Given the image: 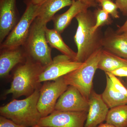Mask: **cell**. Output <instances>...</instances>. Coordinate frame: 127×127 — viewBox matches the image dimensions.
<instances>
[{"label": "cell", "mask_w": 127, "mask_h": 127, "mask_svg": "<svg viewBox=\"0 0 127 127\" xmlns=\"http://www.w3.org/2000/svg\"><path fill=\"white\" fill-rule=\"evenodd\" d=\"M47 25L36 18L34 21L26 40L22 46L27 57L46 67L52 62L51 48L46 38Z\"/></svg>", "instance_id": "4"}, {"label": "cell", "mask_w": 127, "mask_h": 127, "mask_svg": "<svg viewBox=\"0 0 127 127\" xmlns=\"http://www.w3.org/2000/svg\"><path fill=\"white\" fill-rule=\"evenodd\" d=\"M105 74L107 75L110 78L116 90L127 96V89L120 78H118L111 72H105Z\"/></svg>", "instance_id": "23"}, {"label": "cell", "mask_w": 127, "mask_h": 127, "mask_svg": "<svg viewBox=\"0 0 127 127\" xmlns=\"http://www.w3.org/2000/svg\"><path fill=\"white\" fill-rule=\"evenodd\" d=\"M26 10L20 19L4 40L0 44V48L12 49L22 46L27 39L32 24L37 17L39 5L32 0H25Z\"/></svg>", "instance_id": "6"}, {"label": "cell", "mask_w": 127, "mask_h": 127, "mask_svg": "<svg viewBox=\"0 0 127 127\" xmlns=\"http://www.w3.org/2000/svg\"><path fill=\"white\" fill-rule=\"evenodd\" d=\"M83 63L73 61L66 55H58L41 73L39 82L55 81L79 68Z\"/></svg>", "instance_id": "9"}, {"label": "cell", "mask_w": 127, "mask_h": 127, "mask_svg": "<svg viewBox=\"0 0 127 127\" xmlns=\"http://www.w3.org/2000/svg\"><path fill=\"white\" fill-rule=\"evenodd\" d=\"M32 0L34 4L39 5L43 3L46 0Z\"/></svg>", "instance_id": "30"}, {"label": "cell", "mask_w": 127, "mask_h": 127, "mask_svg": "<svg viewBox=\"0 0 127 127\" xmlns=\"http://www.w3.org/2000/svg\"><path fill=\"white\" fill-rule=\"evenodd\" d=\"M87 113L55 110L48 116L41 118L37 125L47 127H84Z\"/></svg>", "instance_id": "8"}, {"label": "cell", "mask_w": 127, "mask_h": 127, "mask_svg": "<svg viewBox=\"0 0 127 127\" xmlns=\"http://www.w3.org/2000/svg\"><path fill=\"white\" fill-rule=\"evenodd\" d=\"M72 3V0H46L39 5L36 18L42 24L47 25L57 12L66 6H70Z\"/></svg>", "instance_id": "16"}, {"label": "cell", "mask_w": 127, "mask_h": 127, "mask_svg": "<svg viewBox=\"0 0 127 127\" xmlns=\"http://www.w3.org/2000/svg\"><path fill=\"white\" fill-rule=\"evenodd\" d=\"M127 66V59L103 49L98 64V69L105 72H111L122 67Z\"/></svg>", "instance_id": "18"}, {"label": "cell", "mask_w": 127, "mask_h": 127, "mask_svg": "<svg viewBox=\"0 0 127 127\" xmlns=\"http://www.w3.org/2000/svg\"><path fill=\"white\" fill-rule=\"evenodd\" d=\"M106 84L102 97L109 109L127 104V96L117 91L112 81L106 74Z\"/></svg>", "instance_id": "17"}, {"label": "cell", "mask_w": 127, "mask_h": 127, "mask_svg": "<svg viewBox=\"0 0 127 127\" xmlns=\"http://www.w3.org/2000/svg\"><path fill=\"white\" fill-rule=\"evenodd\" d=\"M88 6L78 1H72L70 8L65 12L55 15L52 20L53 29L61 34L70 25L73 19L80 12L88 10Z\"/></svg>", "instance_id": "15"}, {"label": "cell", "mask_w": 127, "mask_h": 127, "mask_svg": "<svg viewBox=\"0 0 127 127\" xmlns=\"http://www.w3.org/2000/svg\"><path fill=\"white\" fill-rule=\"evenodd\" d=\"M0 127H24L16 124L12 120L5 117L0 116Z\"/></svg>", "instance_id": "24"}, {"label": "cell", "mask_w": 127, "mask_h": 127, "mask_svg": "<svg viewBox=\"0 0 127 127\" xmlns=\"http://www.w3.org/2000/svg\"><path fill=\"white\" fill-rule=\"evenodd\" d=\"M88 100L84 97L75 87L68 86L59 97L55 110L70 112H88Z\"/></svg>", "instance_id": "10"}, {"label": "cell", "mask_w": 127, "mask_h": 127, "mask_svg": "<svg viewBox=\"0 0 127 127\" xmlns=\"http://www.w3.org/2000/svg\"><path fill=\"white\" fill-rule=\"evenodd\" d=\"M116 3L123 15L127 16V0H116Z\"/></svg>", "instance_id": "25"}, {"label": "cell", "mask_w": 127, "mask_h": 127, "mask_svg": "<svg viewBox=\"0 0 127 127\" xmlns=\"http://www.w3.org/2000/svg\"><path fill=\"white\" fill-rule=\"evenodd\" d=\"M127 31V19L124 24L119 28L116 31V32L117 33L122 34Z\"/></svg>", "instance_id": "28"}, {"label": "cell", "mask_w": 127, "mask_h": 127, "mask_svg": "<svg viewBox=\"0 0 127 127\" xmlns=\"http://www.w3.org/2000/svg\"><path fill=\"white\" fill-rule=\"evenodd\" d=\"M102 9L107 12L114 18H119L118 7L112 0H98Z\"/></svg>", "instance_id": "22"}, {"label": "cell", "mask_w": 127, "mask_h": 127, "mask_svg": "<svg viewBox=\"0 0 127 127\" xmlns=\"http://www.w3.org/2000/svg\"><path fill=\"white\" fill-rule=\"evenodd\" d=\"M72 1H78L84 3L89 7H97L99 5L98 0H72Z\"/></svg>", "instance_id": "27"}, {"label": "cell", "mask_w": 127, "mask_h": 127, "mask_svg": "<svg viewBox=\"0 0 127 127\" xmlns=\"http://www.w3.org/2000/svg\"><path fill=\"white\" fill-rule=\"evenodd\" d=\"M96 22L95 25L92 28V31L95 32L101 27L105 25H110L112 21L109 14L102 9H98L94 12Z\"/></svg>", "instance_id": "21"}, {"label": "cell", "mask_w": 127, "mask_h": 127, "mask_svg": "<svg viewBox=\"0 0 127 127\" xmlns=\"http://www.w3.org/2000/svg\"><path fill=\"white\" fill-rule=\"evenodd\" d=\"M88 101L89 108L84 127H96L106 121L109 108L101 94H98L93 89Z\"/></svg>", "instance_id": "12"}, {"label": "cell", "mask_w": 127, "mask_h": 127, "mask_svg": "<svg viewBox=\"0 0 127 127\" xmlns=\"http://www.w3.org/2000/svg\"><path fill=\"white\" fill-rule=\"evenodd\" d=\"M120 79L121 81H122V82L123 84H124V85L125 87L127 89V77H126V78H125V80L124 81H123L122 79H120Z\"/></svg>", "instance_id": "31"}, {"label": "cell", "mask_w": 127, "mask_h": 127, "mask_svg": "<svg viewBox=\"0 0 127 127\" xmlns=\"http://www.w3.org/2000/svg\"><path fill=\"white\" fill-rule=\"evenodd\" d=\"M27 56L22 46L12 49H0V77H6L17 65L24 63Z\"/></svg>", "instance_id": "13"}, {"label": "cell", "mask_w": 127, "mask_h": 127, "mask_svg": "<svg viewBox=\"0 0 127 127\" xmlns=\"http://www.w3.org/2000/svg\"><path fill=\"white\" fill-rule=\"evenodd\" d=\"M102 49L96 52L83 63L79 68L64 76L68 86L75 87L89 100L93 90V80Z\"/></svg>", "instance_id": "5"}, {"label": "cell", "mask_w": 127, "mask_h": 127, "mask_svg": "<svg viewBox=\"0 0 127 127\" xmlns=\"http://www.w3.org/2000/svg\"><path fill=\"white\" fill-rule=\"evenodd\" d=\"M45 68L27 57L26 61L17 66L14 71L10 87L5 95L11 94L14 99L30 96L40 88L42 85L39 82V76Z\"/></svg>", "instance_id": "2"}, {"label": "cell", "mask_w": 127, "mask_h": 127, "mask_svg": "<svg viewBox=\"0 0 127 127\" xmlns=\"http://www.w3.org/2000/svg\"><path fill=\"white\" fill-rule=\"evenodd\" d=\"M40 89L23 100L14 99L0 107V116L24 127L37 125L41 118L37 107Z\"/></svg>", "instance_id": "3"}, {"label": "cell", "mask_w": 127, "mask_h": 127, "mask_svg": "<svg viewBox=\"0 0 127 127\" xmlns=\"http://www.w3.org/2000/svg\"><path fill=\"white\" fill-rule=\"evenodd\" d=\"M78 23L74 36L77 47L76 61L83 63L96 52L102 49L103 36L101 28L95 32L92 28L96 20L94 14L87 10L80 12L75 17Z\"/></svg>", "instance_id": "1"}, {"label": "cell", "mask_w": 127, "mask_h": 127, "mask_svg": "<svg viewBox=\"0 0 127 127\" xmlns=\"http://www.w3.org/2000/svg\"><path fill=\"white\" fill-rule=\"evenodd\" d=\"M124 34H126V35H127V31H125V32H124Z\"/></svg>", "instance_id": "33"}, {"label": "cell", "mask_w": 127, "mask_h": 127, "mask_svg": "<svg viewBox=\"0 0 127 127\" xmlns=\"http://www.w3.org/2000/svg\"><path fill=\"white\" fill-rule=\"evenodd\" d=\"M111 73L116 77H127V66L117 68Z\"/></svg>", "instance_id": "26"}, {"label": "cell", "mask_w": 127, "mask_h": 127, "mask_svg": "<svg viewBox=\"0 0 127 127\" xmlns=\"http://www.w3.org/2000/svg\"><path fill=\"white\" fill-rule=\"evenodd\" d=\"M106 122L116 127H127V104L109 109Z\"/></svg>", "instance_id": "20"}, {"label": "cell", "mask_w": 127, "mask_h": 127, "mask_svg": "<svg viewBox=\"0 0 127 127\" xmlns=\"http://www.w3.org/2000/svg\"><path fill=\"white\" fill-rule=\"evenodd\" d=\"M16 0H0V44L18 22Z\"/></svg>", "instance_id": "11"}, {"label": "cell", "mask_w": 127, "mask_h": 127, "mask_svg": "<svg viewBox=\"0 0 127 127\" xmlns=\"http://www.w3.org/2000/svg\"><path fill=\"white\" fill-rule=\"evenodd\" d=\"M41 127V126H39V125H35V126H33V127Z\"/></svg>", "instance_id": "32"}, {"label": "cell", "mask_w": 127, "mask_h": 127, "mask_svg": "<svg viewBox=\"0 0 127 127\" xmlns=\"http://www.w3.org/2000/svg\"><path fill=\"white\" fill-rule=\"evenodd\" d=\"M96 127H116L112 125L106 123H102Z\"/></svg>", "instance_id": "29"}, {"label": "cell", "mask_w": 127, "mask_h": 127, "mask_svg": "<svg viewBox=\"0 0 127 127\" xmlns=\"http://www.w3.org/2000/svg\"><path fill=\"white\" fill-rule=\"evenodd\" d=\"M112 0L114 1V0Z\"/></svg>", "instance_id": "34"}, {"label": "cell", "mask_w": 127, "mask_h": 127, "mask_svg": "<svg viewBox=\"0 0 127 127\" xmlns=\"http://www.w3.org/2000/svg\"><path fill=\"white\" fill-rule=\"evenodd\" d=\"M103 49L127 59V35L119 34L111 28L106 30L103 37Z\"/></svg>", "instance_id": "14"}, {"label": "cell", "mask_w": 127, "mask_h": 127, "mask_svg": "<svg viewBox=\"0 0 127 127\" xmlns=\"http://www.w3.org/2000/svg\"><path fill=\"white\" fill-rule=\"evenodd\" d=\"M68 86L63 76L55 81L44 82L39 90L37 104L41 118L48 116L55 111L58 100Z\"/></svg>", "instance_id": "7"}, {"label": "cell", "mask_w": 127, "mask_h": 127, "mask_svg": "<svg viewBox=\"0 0 127 127\" xmlns=\"http://www.w3.org/2000/svg\"><path fill=\"white\" fill-rule=\"evenodd\" d=\"M45 33L47 42L51 48H56L63 55L68 56L75 61L77 52H75L65 43L61 34L54 29H49L47 27L46 29Z\"/></svg>", "instance_id": "19"}]
</instances>
